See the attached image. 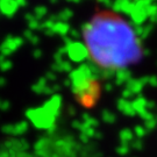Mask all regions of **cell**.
Returning a JSON list of instances; mask_svg holds the SVG:
<instances>
[{
	"label": "cell",
	"instance_id": "6da1fadb",
	"mask_svg": "<svg viewBox=\"0 0 157 157\" xmlns=\"http://www.w3.org/2000/svg\"><path fill=\"white\" fill-rule=\"evenodd\" d=\"M92 64L104 71H122L144 58V47L133 23L115 10L99 7L82 29Z\"/></svg>",
	"mask_w": 157,
	"mask_h": 157
}]
</instances>
